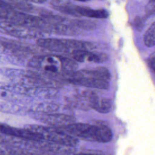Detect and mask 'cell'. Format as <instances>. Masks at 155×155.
<instances>
[{"mask_svg": "<svg viewBox=\"0 0 155 155\" xmlns=\"http://www.w3.org/2000/svg\"><path fill=\"white\" fill-rule=\"evenodd\" d=\"M19 110V108L12 102L0 101V112L5 113H16Z\"/></svg>", "mask_w": 155, "mask_h": 155, "instance_id": "14", "label": "cell"}, {"mask_svg": "<svg viewBox=\"0 0 155 155\" xmlns=\"http://www.w3.org/2000/svg\"><path fill=\"white\" fill-rule=\"evenodd\" d=\"M16 99L15 93L8 90L0 89V101L12 102Z\"/></svg>", "mask_w": 155, "mask_h": 155, "instance_id": "15", "label": "cell"}, {"mask_svg": "<svg viewBox=\"0 0 155 155\" xmlns=\"http://www.w3.org/2000/svg\"><path fill=\"white\" fill-rule=\"evenodd\" d=\"M27 66L50 79H62L66 74L74 71L78 65L74 61L65 56L42 54L34 56L30 58Z\"/></svg>", "mask_w": 155, "mask_h": 155, "instance_id": "1", "label": "cell"}, {"mask_svg": "<svg viewBox=\"0 0 155 155\" xmlns=\"http://www.w3.org/2000/svg\"><path fill=\"white\" fill-rule=\"evenodd\" d=\"M33 117L50 127H58L74 123L75 118L70 115L61 113L34 114Z\"/></svg>", "mask_w": 155, "mask_h": 155, "instance_id": "7", "label": "cell"}, {"mask_svg": "<svg viewBox=\"0 0 155 155\" xmlns=\"http://www.w3.org/2000/svg\"><path fill=\"white\" fill-rule=\"evenodd\" d=\"M0 32L19 38H40L42 32L30 27L15 24L0 19Z\"/></svg>", "mask_w": 155, "mask_h": 155, "instance_id": "4", "label": "cell"}, {"mask_svg": "<svg viewBox=\"0 0 155 155\" xmlns=\"http://www.w3.org/2000/svg\"><path fill=\"white\" fill-rule=\"evenodd\" d=\"M143 21H144V19L142 18L136 17L134 21V25L135 27L137 29L141 28L143 24Z\"/></svg>", "mask_w": 155, "mask_h": 155, "instance_id": "18", "label": "cell"}, {"mask_svg": "<svg viewBox=\"0 0 155 155\" xmlns=\"http://www.w3.org/2000/svg\"><path fill=\"white\" fill-rule=\"evenodd\" d=\"M113 137L111 130L107 126L90 125L83 131L78 138L87 141L107 143Z\"/></svg>", "mask_w": 155, "mask_h": 155, "instance_id": "5", "label": "cell"}, {"mask_svg": "<svg viewBox=\"0 0 155 155\" xmlns=\"http://www.w3.org/2000/svg\"><path fill=\"white\" fill-rule=\"evenodd\" d=\"M37 45L51 51L69 53L77 50H88L94 49L95 45L90 42L56 38H39L36 41Z\"/></svg>", "mask_w": 155, "mask_h": 155, "instance_id": "2", "label": "cell"}, {"mask_svg": "<svg viewBox=\"0 0 155 155\" xmlns=\"http://www.w3.org/2000/svg\"><path fill=\"white\" fill-rule=\"evenodd\" d=\"M9 7L18 11L24 13L25 12H31L34 7L27 1H2Z\"/></svg>", "mask_w": 155, "mask_h": 155, "instance_id": "12", "label": "cell"}, {"mask_svg": "<svg viewBox=\"0 0 155 155\" xmlns=\"http://www.w3.org/2000/svg\"><path fill=\"white\" fill-rule=\"evenodd\" d=\"M71 59L75 62L102 63L107 61V55L102 53H93L88 50H77L70 53Z\"/></svg>", "mask_w": 155, "mask_h": 155, "instance_id": "9", "label": "cell"}, {"mask_svg": "<svg viewBox=\"0 0 155 155\" xmlns=\"http://www.w3.org/2000/svg\"><path fill=\"white\" fill-rule=\"evenodd\" d=\"M155 2L154 1H149L145 5V12L147 15H151L154 13Z\"/></svg>", "mask_w": 155, "mask_h": 155, "instance_id": "16", "label": "cell"}, {"mask_svg": "<svg viewBox=\"0 0 155 155\" xmlns=\"http://www.w3.org/2000/svg\"><path fill=\"white\" fill-rule=\"evenodd\" d=\"M8 62V59L7 56L4 54H0V65H4Z\"/></svg>", "mask_w": 155, "mask_h": 155, "instance_id": "19", "label": "cell"}, {"mask_svg": "<svg viewBox=\"0 0 155 155\" xmlns=\"http://www.w3.org/2000/svg\"><path fill=\"white\" fill-rule=\"evenodd\" d=\"M74 155H102L99 154H95V153H77Z\"/></svg>", "mask_w": 155, "mask_h": 155, "instance_id": "20", "label": "cell"}, {"mask_svg": "<svg viewBox=\"0 0 155 155\" xmlns=\"http://www.w3.org/2000/svg\"><path fill=\"white\" fill-rule=\"evenodd\" d=\"M111 74L109 70L105 67H97L93 69L81 70L77 71H72L64 76L62 80L67 81L69 79H76L80 78H93L108 82Z\"/></svg>", "mask_w": 155, "mask_h": 155, "instance_id": "6", "label": "cell"}, {"mask_svg": "<svg viewBox=\"0 0 155 155\" xmlns=\"http://www.w3.org/2000/svg\"><path fill=\"white\" fill-rule=\"evenodd\" d=\"M89 107L99 113H107L111 110L112 101L109 99H99L97 97L89 102Z\"/></svg>", "mask_w": 155, "mask_h": 155, "instance_id": "11", "label": "cell"}, {"mask_svg": "<svg viewBox=\"0 0 155 155\" xmlns=\"http://www.w3.org/2000/svg\"><path fill=\"white\" fill-rule=\"evenodd\" d=\"M65 13L74 16H82L97 19H105L108 16V13L105 10H95L87 7L78 6L72 4L68 7L65 11Z\"/></svg>", "mask_w": 155, "mask_h": 155, "instance_id": "8", "label": "cell"}, {"mask_svg": "<svg viewBox=\"0 0 155 155\" xmlns=\"http://www.w3.org/2000/svg\"><path fill=\"white\" fill-rule=\"evenodd\" d=\"M154 52L151 53V54L149 58L147 59V63L149 66V67L151 69L153 72H154Z\"/></svg>", "mask_w": 155, "mask_h": 155, "instance_id": "17", "label": "cell"}, {"mask_svg": "<svg viewBox=\"0 0 155 155\" xmlns=\"http://www.w3.org/2000/svg\"><path fill=\"white\" fill-rule=\"evenodd\" d=\"M25 128L41 134L43 136L44 140L60 146L73 147L79 142L78 139L59 133L55 131L53 127L29 125L25 126Z\"/></svg>", "mask_w": 155, "mask_h": 155, "instance_id": "3", "label": "cell"}, {"mask_svg": "<svg viewBox=\"0 0 155 155\" xmlns=\"http://www.w3.org/2000/svg\"><path fill=\"white\" fill-rule=\"evenodd\" d=\"M66 81L74 85L101 90H107L109 87L108 82L93 78H80L76 79H69Z\"/></svg>", "mask_w": 155, "mask_h": 155, "instance_id": "10", "label": "cell"}, {"mask_svg": "<svg viewBox=\"0 0 155 155\" xmlns=\"http://www.w3.org/2000/svg\"><path fill=\"white\" fill-rule=\"evenodd\" d=\"M145 44L148 47H152L155 44V23L153 22L145 33L143 38Z\"/></svg>", "mask_w": 155, "mask_h": 155, "instance_id": "13", "label": "cell"}]
</instances>
